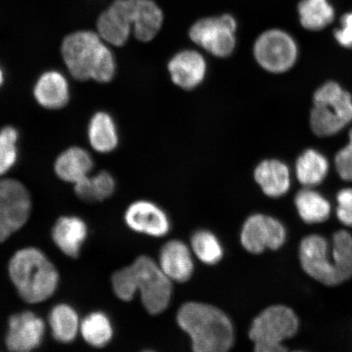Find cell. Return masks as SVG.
<instances>
[{"label": "cell", "mask_w": 352, "mask_h": 352, "mask_svg": "<svg viewBox=\"0 0 352 352\" xmlns=\"http://www.w3.org/2000/svg\"><path fill=\"white\" fill-rule=\"evenodd\" d=\"M160 265L148 256H140L112 276L114 293L122 301H131L139 290L145 309L157 315L168 306L173 287Z\"/></svg>", "instance_id": "1"}, {"label": "cell", "mask_w": 352, "mask_h": 352, "mask_svg": "<svg viewBox=\"0 0 352 352\" xmlns=\"http://www.w3.org/2000/svg\"><path fill=\"white\" fill-rule=\"evenodd\" d=\"M61 55L76 80L104 83L116 76L114 56L98 33L79 30L67 35L61 44Z\"/></svg>", "instance_id": "2"}, {"label": "cell", "mask_w": 352, "mask_h": 352, "mask_svg": "<svg viewBox=\"0 0 352 352\" xmlns=\"http://www.w3.org/2000/svg\"><path fill=\"white\" fill-rule=\"evenodd\" d=\"M179 327L188 334L196 352H224L234 342V331L228 316L205 303L187 302L177 314Z\"/></svg>", "instance_id": "3"}, {"label": "cell", "mask_w": 352, "mask_h": 352, "mask_svg": "<svg viewBox=\"0 0 352 352\" xmlns=\"http://www.w3.org/2000/svg\"><path fill=\"white\" fill-rule=\"evenodd\" d=\"M8 272L17 292L29 303L47 300L58 285V272L46 255L36 248H24L15 253Z\"/></svg>", "instance_id": "4"}, {"label": "cell", "mask_w": 352, "mask_h": 352, "mask_svg": "<svg viewBox=\"0 0 352 352\" xmlns=\"http://www.w3.org/2000/svg\"><path fill=\"white\" fill-rule=\"evenodd\" d=\"M310 124L318 136L338 133L352 121V98L340 85L327 82L316 90L314 96Z\"/></svg>", "instance_id": "5"}, {"label": "cell", "mask_w": 352, "mask_h": 352, "mask_svg": "<svg viewBox=\"0 0 352 352\" xmlns=\"http://www.w3.org/2000/svg\"><path fill=\"white\" fill-rule=\"evenodd\" d=\"M299 321L296 312L286 306L267 308L253 320L250 338L258 352H283V342L298 331Z\"/></svg>", "instance_id": "6"}, {"label": "cell", "mask_w": 352, "mask_h": 352, "mask_svg": "<svg viewBox=\"0 0 352 352\" xmlns=\"http://www.w3.org/2000/svg\"><path fill=\"white\" fill-rule=\"evenodd\" d=\"M236 28V21L231 15L208 17L192 25L189 37L210 55L226 58L235 50Z\"/></svg>", "instance_id": "7"}, {"label": "cell", "mask_w": 352, "mask_h": 352, "mask_svg": "<svg viewBox=\"0 0 352 352\" xmlns=\"http://www.w3.org/2000/svg\"><path fill=\"white\" fill-rule=\"evenodd\" d=\"M253 52L258 65L272 74L287 72L298 58L296 42L288 33L278 29L267 30L259 35Z\"/></svg>", "instance_id": "8"}, {"label": "cell", "mask_w": 352, "mask_h": 352, "mask_svg": "<svg viewBox=\"0 0 352 352\" xmlns=\"http://www.w3.org/2000/svg\"><path fill=\"white\" fill-rule=\"evenodd\" d=\"M32 211L26 188L12 179H0V243L23 227Z\"/></svg>", "instance_id": "9"}, {"label": "cell", "mask_w": 352, "mask_h": 352, "mask_svg": "<svg viewBox=\"0 0 352 352\" xmlns=\"http://www.w3.org/2000/svg\"><path fill=\"white\" fill-rule=\"evenodd\" d=\"M331 245L323 236L311 234L305 237L299 246V259L306 274L318 283L327 286L340 285Z\"/></svg>", "instance_id": "10"}, {"label": "cell", "mask_w": 352, "mask_h": 352, "mask_svg": "<svg viewBox=\"0 0 352 352\" xmlns=\"http://www.w3.org/2000/svg\"><path fill=\"white\" fill-rule=\"evenodd\" d=\"M285 240L283 224L264 214H254L246 220L241 235L242 245L252 254H261L266 249L278 250Z\"/></svg>", "instance_id": "11"}, {"label": "cell", "mask_w": 352, "mask_h": 352, "mask_svg": "<svg viewBox=\"0 0 352 352\" xmlns=\"http://www.w3.org/2000/svg\"><path fill=\"white\" fill-rule=\"evenodd\" d=\"M45 332L43 320L33 312L13 315L8 321L6 345L15 352L30 351L41 344Z\"/></svg>", "instance_id": "12"}, {"label": "cell", "mask_w": 352, "mask_h": 352, "mask_svg": "<svg viewBox=\"0 0 352 352\" xmlns=\"http://www.w3.org/2000/svg\"><path fill=\"white\" fill-rule=\"evenodd\" d=\"M167 68L175 85L184 90H192L204 82L208 63L199 52L186 50L171 57Z\"/></svg>", "instance_id": "13"}, {"label": "cell", "mask_w": 352, "mask_h": 352, "mask_svg": "<svg viewBox=\"0 0 352 352\" xmlns=\"http://www.w3.org/2000/svg\"><path fill=\"white\" fill-rule=\"evenodd\" d=\"M125 221L131 230L148 236H165L170 230L166 214L155 204L146 201L131 204L126 211Z\"/></svg>", "instance_id": "14"}, {"label": "cell", "mask_w": 352, "mask_h": 352, "mask_svg": "<svg viewBox=\"0 0 352 352\" xmlns=\"http://www.w3.org/2000/svg\"><path fill=\"white\" fill-rule=\"evenodd\" d=\"M125 0H114L98 17L96 28L103 41L122 47L129 41L132 32L127 16Z\"/></svg>", "instance_id": "15"}, {"label": "cell", "mask_w": 352, "mask_h": 352, "mask_svg": "<svg viewBox=\"0 0 352 352\" xmlns=\"http://www.w3.org/2000/svg\"><path fill=\"white\" fill-rule=\"evenodd\" d=\"M132 33L147 43L157 36L164 23V13L152 0H129Z\"/></svg>", "instance_id": "16"}, {"label": "cell", "mask_w": 352, "mask_h": 352, "mask_svg": "<svg viewBox=\"0 0 352 352\" xmlns=\"http://www.w3.org/2000/svg\"><path fill=\"white\" fill-rule=\"evenodd\" d=\"M160 267L170 280L187 281L193 272L192 258L188 246L179 241L167 242L161 250Z\"/></svg>", "instance_id": "17"}, {"label": "cell", "mask_w": 352, "mask_h": 352, "mask_svg": "<svg viewBox=\"0 0 352 352\" xmlns=\"http://www.w3.org/2000/svg\"><path fill=\"white\" fill-rule=\"evenodd\" d=\"M87 236L86 223L76 217H61L52 228V239L57 248L72 258L78 256Z\"/></svg>", "instance_id": "18"}, {"label": "cell", "mask_w": 352, "mask_h": 352, "mask_svg": "<svg viewBox=\"0 0 352 352\" xmlns=\"http://www.w3.org/2000/svg\"><path fill=\"white\" fill-rule=\"evenodd\" d=\"M34 95L38 103L44 108H63L69 100L68 82L59 72L54 70L45 72L35 85Z\"/></svg>", "instance_id": "19"}, {"label": "cell", "mask_w": 352, "mask_h": 352, "mask_svg": "<svg viewBox=\"0 0 352 352\" xmlns=\"http://www.w3.org/2000/svg\"><path fill=\"white\" fill-rule=\"evenodd\" d=\"M254 179L268 197H278L285 195L290 188V173L284 162L267 160L254 170Z\"/></svg>", "instance_id": "20"}, {"label": "cell", "mask_w": 352, "mask_h": 352, "mask_svg": "<svg viewBox=\"0 0 352 352\" xmlns=\"http://www.w3.org/2000/svg\"><path fill=\"white\" fill-rule=\"evenodd\" d=\"M94 165L90 154L85 149L72 147L56 158L54 169L60 179L76 184L88 176Z\"/></svg>", "instance_id": "21"}, {"label": "cell", "mask_w": 352, "mask_h": 352, "mask_svg": "<svg viewBox=\"0 0 352 352\" xmlns=\"http://www.w3.org/2000/svg\"><path fill=\"white\" fill-rule=\"evenodd\" d=\"M294 204L299 217L306 223H324L331 214L330 202L311 188H305L299 191L294 198Z\"/></svg>", "instance_id": "22"}, {"label": "cell", "mask_w": 352, "mask_h": 352, "mask_svg": "<svg viewBox=\"0 0 352 352\" xmlns=\"http://www.w3.org/2000/svg\"><path fill=\"white\" fill-rule=\"evenodd\" d=\"M328 171L327 158L314 149L303 152L296 162L297 179L305 188L319 186L327 178Z\"/></svg>", "instance_id": "23"}, {"label": "cell", "mask_w": 352, "mask_h": 352, "mask_svg": "<svg viewBox=\"0 0 352 352\" xmlns=\"http://www.w3.org/2000/svg\"><path fill=\"white\" fill-rule=\"evenodd\" d=\"M88 138L96 151L109 153L116 149L118 144L116 126L107 113L98 112L91 118Z\"/></svg>", "instance_id": "24"}, {"label": "cell", "mask_w": 352, "mask_h": 352, "mask_svg": "<svg viewBox=\"0 0 352 352\" xmlns=\"http://www.w3.org/2000/svg\"><path fill=\"white\" fill-rule=\"evenodd\" d=\"M116 190V182L107 171L82 179L74 184V191L81 200L87 202L102 201L111 197Z\"/></svg>", "instance_id": "25"}, {"label": "cell", "mask_w": 352, "mask_h": 352, "mask_svg": "<svg viewBox=\"0 0 352 352\" xmlns=\"http://www.w3.org/2000/svg\"><path fill=\"white\" fill-rule=\"evenodd\" d=\"M50 324L56 340L63 343L72 342L80 329L77 312L67 305H57L52 310Z\"/></svg>", "instance_id": "26"}, {"label": "cell", "mask_w": 352, "mask_h": 352, "mask_svg": "<svg viewBox=\"0 0 352 352\" xmlns=\"http://www.w3.org/2000/svg\"><path fill=\"white\" fill-rule=\"evenodd\" d=\"M298 14L303 28L320 30L333 21V8L328 0H302L298 6Z\"/></svg>", "instance_id": "27"}, {"label": "cell", "mask_w": 352, "mask_h": 352, "mask_svg": "<svg viewBox=\"0 0 352 352\" xmlns=\"http://www.w3.org/2000/svg\"><path fill=\"white\" fill-rule=\"evenodd\" d=\"M80 331L88 344L95 347L107 346L113 337L111 322L107 315L100 311L86 316L80 324Z\"/></svg>", "instance_id": "28"}, {"label": "cell", "mask_w": 352, "mask_h": 352, "mask_svg": "<svg viewBox=\"0 0 352 352\" xmlns=\"http://www.w3.org/2000/svg\"><path fill=\"white\" fill-rule=\"evenodd\" d=\"M332 254L340 283L352 278V235L346 230L338 231L332 237Z\"/></svg>", "instance_id": "29"}, {"label": "cell", "mask_w": 352, "mask_h": 352, "mask_svg": "<svg viewBox=\"0 0 352 352\" xmlns=\"http://www.w3.org/2000/svg\"><path fill=\"white\" fill-rule=\"evenodd\" d=\"M193 252L201 262L215 264L223 257V248L217 237L208 231H198L192 237Z\"/></svg>", "instance_id": "30"}, {"label": "cell", "mask_w": 352, "mask_h": 352, "mask_svg": "<svg viewBox=\"0 0 352 352\" xmlns=\"http://www.w3.org/2000/svg\"><path fill=\"white\" fill-rule=\"evenodd\" d=\"M19 132L12 126H6L0 131V176L6 174L16 164V144Z\"/></svg>", "instance_id": "31"}, {"label": "cell", "mask_w": 352, "mask_h": 352, "mask_svg": "<svg viewBox=\"0 0 352 352\" xmlns=\"http://www.w3.org/2000/svg\"><path fill=\"white\" fill-rule=\"evenodd\" d=\"M336 217L346 227L352 228V188H343L338 192Z\"/></svg>", "instance_id": "32"}, {"label": "cell", "mask_w": 352, "mask_h": 352, "mask_svg": "<svg viewBox=\"0 0 352 352\" xmlns=\"http://www.w3.org/2000/svg\"><path fill=\"white\" fill-rule=\"evenodd\" d=\"M336 166L338 175L346 182H352V129L349 133V142L337 153Z\"/></svg>", "instance_id": "33"}, {"label": "cell", "mask_w": 352, "mask_h": 352, "mask_svg": "<svg viewBox=\"0 0 352 352\" xmlns=\"http://www.w3.org/2000/svg\"><path fill=\"white\" fill-rule=\"evenodd\" d=\"M338 43L345 47H352V12L346 13L342 19V28L334 32Z\"/></svg>", "instance_id": "34"}, {"label": "cell", "mask_w": 352, "mask_h": 352, "mask_svg": "<svg viewBox=\"0 0 352 352\" xmlns=\"http://www.w3.org/2000/svg\"><path fill=\"white\" fill-rule=\"evenodd\" d=\"M3 74L2 69H0V87H1L3 85Z\"/></svg>", "instance_id": "35"}]
</instances>
